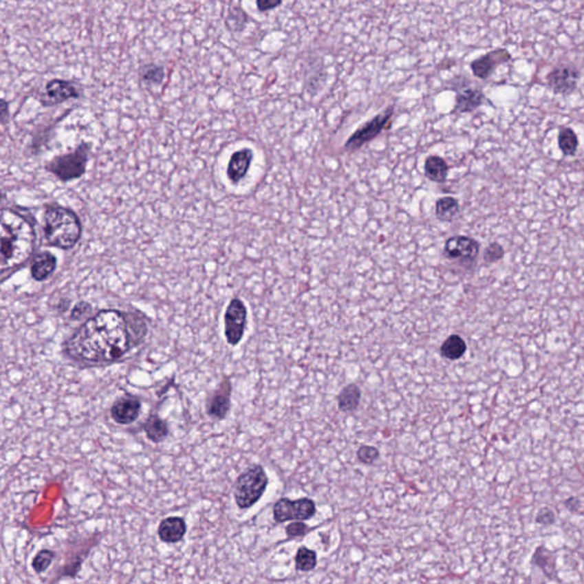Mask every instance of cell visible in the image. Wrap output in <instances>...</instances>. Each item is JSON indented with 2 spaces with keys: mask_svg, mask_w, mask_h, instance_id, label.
<instances>
[{
  "mask_svg": "<svg viewBox=\"0 0 584 584\" xmlns=\"http://www.w3.org/2000/svg\"><path fill=\"white\" fill-rule=\"evenodd\" d=\"M131 348L127 317L117 310H104L76 331L65 349L74 360L105 364L121 360Z\"/></svg>",
  "mask_w": 584,
  "mask_h": 584,
  "instance_id": "1",
  "label": "cell"
},
{
  "mask_svg": "<svg viewBox=\"0 0 584 584\" xmlns=\"http://www.w3.org/2000/svg\"><path fill=\"white\" fill-rule=\"evenodd\" d=\"M1 277L25 264L32 256L36 232L30 221L12 209L1 211Z\"/></svg>",
  "mask_w": 584,
  "mask_h": 584,
  "instance_id": "2",
  "label": "cell"
},
{
  "mask_svg": "<svg viewBox=\"0 0 584 584\" xmlns=\"http://www.w3.org/2000/svg\"><path fill=\"white\" fill-rule=\"evenodd\" d=\"M43 230L47 244L70 250L80 241L83 225L74 211L58 204H50L45 209Z\"/></svg>",
  "mask_w": 584,
  "mask_h": 584,
  "instance_id": "3",
  "label": "cell"
},
{
  "mask_svg": "<svg viewBox=\"0 0 584 584\" xmlns=\"http://www.w3.org/2000/svg\"><path fill=\"white\" fill-rule=\"evenodd\" d=\"M268 485V477L261 464H252L237 477L234 499L240 509H249L261 500Z\"/></svg>",
  "mask_w": 584,
  "mask_h": 584,
  "instance_id": "4",
  "label": "cell"
},
{
  "mask_svg": "<svg viewBox=\"0 0 584 584\" xmlns=\"http://www.w3.org/2000/svg\"><path fill=\"white\" fill-rule=\"evenodd\" d=\"M90 151L91 147L89 144H79L72 152L53 158L46 164V171L63 183L83 177L87 169Z\"/></svg>",
  "mask_w": 584,
  "mask_h": 584,
  "instance_id": "5",
  "label": "cell"
},
{
  "mask_svg": "<svg viewBox=\"0 0 584 584\" xmlns=\"http://www.w3.org/2000/svg\"><path fill=\"white\" fill-rule=\"evenodd\" d=\"M393 114H394V107L391 105L384 112L377 114L370 121H367V124L360 126L358 131H355L346 140L345 150L353 152L364 147L365 144L370 143L371 140L379 136L382 131L387 129L388 122H391Z\"/></svg>",
  "mask_w": 584,
  "mask_h": 584,
  "instance_id": "6",
  "label": "cell"
},
{
  "mask_svg": "<svg viewBox=\"0 0 584 584\" xmlns=\"http://www.w3.org/2000/svg\"><path fill=\"white\" fill-rule=\"evenodd\" d=\"M316 514V506L310 497L289 500L282 497L274 504L273 517L277 523L288 521H308Z\"/></svg>",
  "mask_w": 584,
  "mask_h": 584,
  "instance_id": "7",
  "label": "cell"
},
{
  "mask_svg": "<svg viewBox=\"0 0 584 584\" xmlns=\"http://www.w3.org/2000/svg\"><path fill=\"white\" fill-rule=\"evenodd\" d=\"M248 311L240 298H233L225 311V337L230 346L240 344L247 327Z\"/></svg>",
  "mask_w": 584,
  "mask_h": 584,
  "instance_id": "8",
  "label": "cell"
},
{
  "mask_svg": "<svg viewBox=\"0 0 584 584\" xmlns=\"http://www.w3.org/2000/svg\"><path fill=\"white\" fill-rule=\"evenodd\" d=\"M479 244L473 237L457 235L446 240L444 247L445 257L452 261H459L464 264H471L479 255Z\"/></svg>",
  "mask_w": 584,
  "mask_h": 584,
  "instance_id": "9",
  "label": "cell"
},
{
  "mask_svg": "<svg viewBox=\"0 0 584 584\" xmlns=\"http://www.w3.org/2000/svg\"><path fill=\"white\" fill-rule=\"evenodd\" d=\"M578 77L580 72L575 67L559 65L548 74V86L554 90V93L570 94L574 91L578 86Z\"/></svg>",
  "mask_w": 584,
  "mask_h": 584,
  "instance_id": "10",
  "label": "cell"
},
{
  "mask_svg": "<svg viewBox=\"0 0 584 584\" xmlns=\"http://www.w3.org/2000/svg\"><path fill=\"white\" fill-rule=\"evenodd\" d=\"M79 96H80L79 90L71 81L53 79L46 84L45 97H43L41 103L46 107H52V105L67 102V100L78 98Z\"/></svg>",
  "mask_w": 584,
  "mask_h": 584,
  "instance_id": "11",
  "label": "cell"
},
{
  "mask_svg": "<svg viewBox=\"0 0 584 584\" xmlns=\"http://www.w3.org/2000/svg\"><path fill=\"white\" fill-rule=\"evenodd\" d=\"M510 58L511 55L508 50H501V48L492 50L477 60L473 61L471 64V71L475 77L479 79H488L500 64L508 62Z\"/></svg>",
  "mask_w": 584,
  "mask_h": 584,
  "instance_id": "12",
  "label": "cell"
},
{
  "mask_svg": "<svg viewBox=\"0 0 584 584\" xmlns=\"http://www.w3.org/2000/svg\"><path fill=\"white\" fill-rule=\"evenodd\" d=\"M230 381L225 379L217 391H215L208 400L207 412L209 417L214 418L216 420H223L226 418L230 409Z\"/></svg>",
  "mask_w": 584,
  "mask_h": 584,
  "instance_id": "13",
  "label": "cell"
},
{
  "mask_svg": "<svg viewBox=\"0 0 584 584\" xmlns=\"http://www.w3.org/2000/svg\"><path fill=\"white\" fill-rule=\"evenodd\" d=\"M142 410L140 402L134 396H124L114 402L111 417L117 424H131L138 419Z\"/></svg>",
  "mask_w": 584,
  "mask_h": 584,
  "instance_id": "14",
  "label": "cell"
},
{
  "mask_svg": "<svg viewBox=\"0 0 584 584\" xmlns=\"http://www.w3.org/2000/svg\"><path fill=\"white\" fill-rule=\"evenodd\" d=\"M254 160V152L250 149H241L232 154L227 166V177L233 184L240 183L247 176Z\"/></svg>",
  "mask_w": 584,
  "mask_h": 584,
  "instance_id": "15",
  "label": "cell"
},
{
  "mask_svg": "<svg viewBox=\"0 0 584 584\" xmlns=\"http://www.w3.org/2000/svg\"><path fill=\"white\" fill-rule=\"evenodd\" d=\"M186 521L182 517H168L161 521L158 535L166 543H177L186 534Z\"/></svg>",
  "mask_w": 584,
  "mask_h": 584,
  "instance_id": "16",
  "label": "cell"
},
{
  "mask_svg": "<svg viewBox=\"0 0 584 584\" xmlns=\"http://www.w3.org/2000/svg\"><path fill=\"white\" fill-rule=\"evenodd\" d=\"M57 259L50 251H43L34 256L31 263V277L38 282L45 281L56 270Z\"/></svg>",
  "mask_w": 584,
  "mask_h": 584,
  "instance_id": "17",
  "label": "cell"
},
{
  "mask_svg": "<svg viewBox=\"0 0 584 584\" xmlns=\"http://www.w3.org/2000/svg\"><path fill=\"white\" fill-rule=\"evenodd\" d=\"M483 102H484V94L479 89L464 88V89L457 90L454 111H457L459 113L473 112L481 107Z\"/></svg>",
  "mask_w": 584,
  "mask_h": 584,
  "instance_id": "18",
  "label": "cell"
},
{
  "mask_svg": "<svg viewBox=\"0 0 584 584\" xmlns=\"http://www.w3.org/2000/svg\"><path fill=\"white\" fill-rule=\"evenodd\" d=\"M556 554L554 551L548 550L544 545H540L532 557V564L538 566L543 574L550 580H558V571L556 568Z\"/></svg>",
  "mask_w": 584,
  "mask_h": 584,
  "instance_id": "19",
  "label": "cell"
},
{
  "mask_svg": "<svg viewBox=\"0 0 584 584\" xmlns=\"http://www.w3.org/2000/svg\"><path fill=\"white\" fill-rule=\"evenodd\" d=\"M362 391L356 384H349L345 386L338 394V409L343 413H353L358 410L360 405Z\"/></svg>",
  "mask_w": 584,
  "mask_h": 584,
  "instance_id": "20",
  "label": "cell"
},
{
  "mask_svg": "<svg viewBox=\"0 0 584 584\" xmlns=\"http://www.w3.org/2000/svg\"><path fill=\"white\" fill-rule=\"evenodd\" d=\"M424 176L435 183H444L448 175V164L443 158L429 155L424 161Z\"/></svg>",
  "mask_w": 584,
  "mask_h": 584,
  "instance_id": "21",
  "label": "cell"
},
{
  "mask_svg": "<svg viewBox=\"0 0 584 584\" xmlns=\"http://www.w3.org/2000/svg\"><path fill=\"white\" fill-rule=\"evenodd\" d=\"M143 429L147 437L153 443H161L169 434L168 424L158 414H152L147 418V420L144 422Z\"/></svg>",
  "mask_w": 584,
  "mask_h": 584,
  "instance_id": "22",
  "label": "cell"
},
{
  "mask_svg": "<svg viewBox=\"0 0 584 584\" xmlns=\"http://www.w3.org/2000/svg\"><path fill=\"white\" fill-rule=\"evenodd\" d=\"M467 351V344L459 334H451L442 344L440 352L443 358L450 360H457L464 356Z\"/></svg>",
  "mask_w": 584,
  "mask_h": 584,
  "instance_id": "23",
  "label": "cell"
},
{
  "mask_svg": "<svg viewBox=\"0 0 584 584\" xmlns=\"http://www.w3.org/2000/svg\"><path fill=\"white\" fill-rule=\"evenodd\" d=\"M459 213V202L455 197H440L436 201L435 206V216L438 221H453V218Z\"/></svg>",
  "mask_w": 584,
  "mask_h": 584,
  "instance_id": "24",
  "label": "cell"
},
{
  "mask_svg": "<svg viewBox=\"0 0 584 584\" xmlns=\"http://www.w3.org/2000/svg\"><path fill=\"white\" fill-rule=\"evenodd\" d=\"M558 145L566 157H573L578 152V138L571 128H563L558 135Z\"/></svg>",
  "mask_w": 584,
  "mask_h": 584,
  "instance_id": "25",
  "label": "cell"
},
{
  "mask_svg": "<svg viewBox=\"0 0 584 584\" xmlns=\"http://www.w3.org/2000/svg\"><path fill=\"white\" fill-rule=\"evenodd\" d=\"M140 79L149 87L159 86L164 83V69L157 64H147L140 70Z\"/></svg>",
  "mask_w": 584,
  "mask_h": 584,
  "instance_id": "26",
  "label": "cell"
},
{
  "mask_svg": "<svg viewBox=\"0 0 584 584\" xmlns=\"http://www.w3.org/2000/svg\"><path fill=\"white\" fill-rule=\"evenodd\" d=\"M294 564L298 571H313L317 565L316 552L306 547L299 548L294 557Z\"/></svg>",
  "mask_w": 584,
  "mask_h": 584,
  "instance_id": "27",
  "label": "cell"
},
{
  "mask_svg": "<svg viewBox=\"0 0 584 584\" xmlns=\"http://www.w3.org/2000/svg\"><path fill=\"white\" fill-rule=\"evenodd\" d=\"M248 22V15L241 7H233L228 12L226 17V25L234 32L244 30Z\"/></svg>",
  "mask_w": 584,
  "mask_h": 584,
  "instance_id": "28",
  "label": "cell"
},
{
  "mask_svg": "<svg viewBox=\"0 0 584 584\" xmlns=\"http://www.w3.org/2000/svg\"><path fill=\"white\" fill-rule=\"evenodd\" d=\"M54 557H55V554L52 550L44 549V550L39 551L32 561L34 571L38 574L46 571L47 568L50 567V564L53 563Z\"/></svg>",
  "mask_w": 584,
  "mask_h": 584,
  "instance_id": "29",
  "label": "cell"
},
{
  "mask_svg": "<svg viewBox=\"0 0 584 584\" xmlns=\"http://www.w3.org/2000/svg\"><path fill=\"white\" fill-rule=\"evenodd\" d=\"M356 457H358V460L360 461V464L370 466L379 459L380 452L377 448L371 446V445H362L356 452Z\"/></svg>",
  "mask_w": 584,
  "mask_h": 584,
  "instance_id": "30",
  "label": "cell"
},
{
  "mask_svg": "<svg viewBox=\"0 0 584 584\" xmlns=\"http://www.w3.org/2000/svg\"><path fill=\"white\" fill-rule=\"evenodd\" d=\"M504 256V248H502L501 244H497V242L490 244V246L485 249L484 259L485 261H488V263H497V261L502 259Z\"/></svg>",
  "mask_w": 584,
  "mask_h": 584,
  "instance_id": "31",
  "label": "cell"
},
{
  "mask_svg": "<svg viewBox=\"0 0 584 584\" xmlns=\"http://www.w3.org/2000/svg\"><path fill=\"white\" fill-rule=\"evenodd\" d=\"M535 521L542 526H551L556 523V514L550 508H541L535 516Z\"/></svg>",
  "mask_w": 584,
  "mask_h": 584,
  "instance_id": "32",
  "label": "cell"
},
{
  "mask_svg": "<svg viewBox=\"0 0 584 584\" xmlns=\"http://www.w3.org/2000/svg\"><path fill=\"white\" fill-rule=\"evenodd\" d=\"M307 532H310V528L303 521H294L291 524L288 525L285 528L288 538H298V537H304Z\"/></svg>",
  "mask_w": 584,
  "mask_h": 584,
  "instance_id": "33",
  "label": "cell"
},
{
  "mask_svg": "<svg viewBox=\"0 0 584 584\" xmlns=\"http://www.w3.org/2000/svg\"><path fill=\"white\" fill-rule=\"evenodd\" d=\"M90 310H91V307H90V305L87 304V303H78V304L74 306L72 312H71V320H81V317L84 316V315L88 314Z\"/></svg>",
  "mask_w": 584,
  "mask_h": 584,
  "instance_id": "34",
  "label": "cell"
},
{
  "mask_svg": "<svg viewBox=\"0 0 584 584\" xmlns=\"http://www.w3.org/2000/svg\"><path fill=\"white\" fill-rule=\"evenodd\" d=\"M282 1L281 0H258L257 8L261 12H268V10H274L277 6H280Z\"/></svg>",
  "mask_w": 584,
  "mask_h": 584,
  "instance_id": "35",
  "label": "cell"
},
{
  "mask_svg": "<svg viewBox=\"0 0 584 584\" xmlns=\"http://www.w3.org/2000/svg\"><path fill=\"white\" fill-rule=\"evenodd\" d=\"M580 506H581V504H580V500H578V497H568L567 500L565 501V507L567 508L568 510L571 511V512L578 511Z\"/></svg>",
  "mask_w": 584,
  "mask_h": 584,
  "instance_id": "36",
  "label": "cell"
},
{
  "mask_svg": "<svg viewBox=\"0 0 584 584\" xmlns=\"http://www.w3.org/2000/svg\"><path fill=\"white\" fill-rule=\"evenodd\" d=\"M0 119H1V124H6L7 119H8V104H7L6 100H1V109H0Z\"/></svg>",
  "mask_w": 584,
  "mask_h": 584,
  "instance_id": "37",
  "label": "cell"
}]
</instances>
